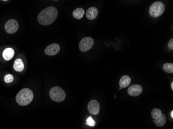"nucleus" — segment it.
<instances>
[{"label": "nucleus", "mask_w": 173, "mask_h": 129, "mask_svg": "<svg viewBox=\"0 0 173 129\" xmlns=\"http://www.w3.org/2000/svg\"><path fill=\"white\" fill-rule=\"evenodd\" d=\"M165 11V5L159 1L155 2L149 8V14L152 18H157L161 16Z\"/></svg>", "instance_id": "nucleus-3"}, {"label": "nucleus", "mask_w": 173, "mask_h": 129, "mask_svg": "<svg viewBox=\"0 0 173 129\" xmlns=\"http://www.w3.org/2000/svg\"><path fill=\"white\" fill-rule=\"evenodd\" d=\"M131 82V77H130L129 76L124 75L122 76L120 79L119 85L120 87H127L130 84Z\"/></svg>", "instance_id": "nucleus-12"}, {"label": "nucleus", "mask_w": 173, "mask_h": 129, "mask_svg": "<svg viewBox=\"0 0 173 129\" xmlns=\"http://www.w3.org/2000/svg\"><path fill=\"white\" fill-rule=\"evenodd\" d=\"M88 109L90 113L93 115H98L100 111V106L99 102L96 100H92L88 105Z\"/></svg>", "instance_id": "nucleus-7"}, {"label": "nucleus", "mask_w": 173, "mask_h": 129, "mask_svg": "<svg viewBox=\"0 0 173 129\" xmlns=\"http://www.w3.org/2000/svg\"><path fill=\"white\" fill-rule=\"evenodd\" d=\"M15 52L12 48H7L5 49L3 52V57L4 60H10L14 57Z\"/></svg>", "instance_id": "nucleus-11"}, {"label": "nucleus", "mask_w": 173, "mask_h": 129, "mask_svg": "<svg viewBox=\"0 0 173 129\" xmlns=\"http://www.w3.org/2000/svg\"><path fill=\"white\" fill-rule=\"evenodd\" d=\"M58 16V9L54 6H49L42 10L38 14V21L41 25L48 26L54 22Z\"/></svg>", "instance_id": "nucleus-1"}, {"label": "nucleus", "mask_w": 173, "mask_h": 129, "mask_svg": "<svg viewBox=\"0 0 173 129\" xmlns=\"http://www.w3.org/2000/svg\"><path fill=\"white\" fill-rule=\"evenodd\" d=\"M162 114V111L159 109H153L151 112V116L154 120L158 119L159 117L161 116Z\"/></svg>", "instance_id": "nucleus-16"}, {"label": "nucleus", "mask_w": 173, "mask_h": 129, "mask_svg": "<svg viewBox=\"0 0 173 129\" xmlns=\"http://www.w3.org/2000/svg\"><path fill=\"white\" fill-rule=\"evenodd\" d=\"M143 89L141 85L135 84L129 87L127 90V93L129 95L132 97H137L140 95L142 92Z\"/></svg>", "instance_id": "nucleus-9"}, {"label": "nucleus", "mask_w": 173, "mask_h": 129, "mask_svg": "<svg viewBox=\"0 0 173 129\" xmlns=\"http://www.w3.org/2000/svg\"><path fill=\"white\" fill-rule=\"evenodd\" d=\"M171 116L172 118H173V111H172L171 112Z\"/></svg>", "instance_id": "nucleus-21"}, {"label": "nucleus", "mask_w": 173, "mask_h": 129, "mask_svg": "<svg viewBox=\"0 0 173 129\" xmlns=\"http://www.w3.org/2000/svg\"><path fill=\"white\" fill-rule=\"evenodd\" d=\"M168 47L169 49L171 50H173V39H171L169 40V42H168Z\"/></svg>", "instance_id": "nucleus-20"}, {"label": "nucleus", "mask_w": 173, "mask_h": 129, "mask_svg": "<svg viewBox=\"0 0 173 129\" xmlns=\"http://www.w3.org/2000/svg\"><path fill=\"white\" fill-rule=\"evenodd\" d=\"M85 14V10L83 8H77L75 9L73 12V16L76 19H81Z\"/></svg>", "instance_id": "nucleus-14"}, {"label": "nucleus", "mask_w": 173, "mask_h": 129, "mask_svg": "<svg viewBox=\"0 0 173 129\" xmlns=\"http://www.w3.org/2000/svg\"><path fill=\"white\" fill-rule=\"evenodd\" d=\"M34 98L33 93L29 88H23L21 90L16 97L17 102L20 105L26 106L29 104Z\"/></svg>", "instance_id": "nucleus-2"}, {"label": "nucleus", "mask_w": 173, "mask_h": 129, "mask_svg": "<svg viewBox=\"0 0 173 129\" xmlns=\"http://www.w3.org/2000/svg\"><path fill=\"white\" fill-rule=\"evenodd\" d=\"M163 69L164 71L169 74L173 73V64L172 63H165L163 66Z\"/></svg>", "instance_id": "nucleus-17"}, {"label": "nucleus", "mask_w": 173, "mask_h": 129, "mask_svg": "<svg viewBox=\"0 0 173 129\" xmlns=\"http://www.w3.org/2000/svg\"><path fill=\"white\" fill-rule=\"evenodd\" d=\"M86 125L90 127H94L96 125V122L94 120L91 116L88 117L86 120Z\"/></svg>", "instance_id": "nucleus-18"}, {"label": "nucleus", "mask_w": 173, "mask_h": 129, "mask_svg": "<svg viewBox=\"0 0 173 129\" xmlns=\"http://www.w3.org/2000/svg\"><path fill=\"white\" fill-rule=\"evenodd\" d=\"M19 24L16 20L10 19L5 24V29L8 34H14L18 30Z\"/></svg>", "instance_id": "nucleus-6"}, {"label": "nucleus", "mask_w": 173, "mask_h": 129, "mask_svg": "<svg viewBox=\"0 0 173 129\" xmlns=\"http://www.w3.org/2000/svg\"><path fill=\"white\" fill-rule=\"evenodd\" d=\"M93 44V39L90 37H86L81 40L79 44V48L81 51L85 52L91 49Z\"/></svg>", "instance_id": "nucleus-5"}, {"label": "nucleus", "mask_w": 173, "mask_h": 129, "mask_svg": "<svg viewBox=\"0 0 173 129\" xmlns=\"http://www.w3.org/2000/svg\"><path fill=\"white\" fill-rule=\"evenodd\" d=\"M14 68L16 71H22L24 68V64L22 60H21L20 58H18L15 60L14 62Z\"/></svg>", "instance_id": "nucleus-13"}, {"label": "nucleus", "mask_w": 173, "mask_h": 129, "mask_svg": "<svg viewBox=\"0 0 173 129\" xmlns=\"http://www.w3.org/2000/svg\"><path fill=\"white\" fill-rule=\"evenodd\" d=\"M98 9L96 7H90L86 12V17L89 20H94L98 16Z\"/></svg>", "instance_id": "nucleus-10"}, {"label": "nucleus", "mask_w": 173, "mask_h": 129, "mask_svg": "<svg viewBox=\"0 0 173 129\" xmlns=\"http://www.w3.org/2000/svg\"><path fill=\"white\" fill-rule=\"evenodd\" d=\"M154 122L155 125L158 127H163L166 123V116L164 114H162L160 117H159L158 119L154 120Z\"/></svg>", "instance_id": "nucleus-15"}, {"label": "nucleus", "mask_w": 173, "mask_h": 129, "mask_svg": "<svg viewBox=\"0 0 173 129\" xmlns=\"http://www.w3.org/2000/svg\"><path fill=\"white\" fill-rule=\"evenodd\" d=\"M4 81L6 82V83H10L11 82H12L14 80V77L12 74H8L5 76L4 77Z\"/></svg>", "instance_id": "nucleus-19"}, {"label": "nucleus", "mask_w": 173, "mask_h": 129, "mask_svg": "<svg viewBox=\"0 0 173 129\" xmlns=\"http://www.w3.org/2000/svg\"><path fill=\"white\" fill-rule=\"evenodd\" d=\"M171 86L172 90H173V82H172L171 85Z\"/></svg>", "instance_id": "nucleus-22"}, {"label": "nucleus", "mask_w": 173, "mask_h": 129, "mask_svg": "<svg viewBox=\"0 0 173 129\" xmlns=\"http://www.w3.org/2000/svg\"><path fill=\"white\" fill-rule=\"evenodd\" d=\"M49 95L50 98L54 101L60 102L65 99L66 93L61 88L55 86L50 90Z\"/></svg>", "instance_id": "nucleus-4"}, {"label": "nucleus", "mask_w": 173, "mask_h": 129, "mask_svg": "<svg viewBox=\"0 0 173 129\" xmlns=\"http://www.w3.org/2000/svg\"><path fill=\"white\" fill-rule=\"evenodd\" d=\"M60 50V46L59 44H52L46 47L45 53L47 55H55L59 52Z\"/></svg>", "instance_id": "nucleus-8"}]
</instances>
